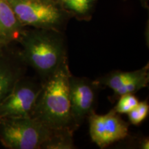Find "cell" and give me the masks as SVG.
Returning <instances> with one entry per match:
<instances>
[{
	"instance_id": "cell-13",
	"label": "cell",
	"mask_w": 149,
	"mask_h": 149,
	"mask_svg": "<svg viewBox=\"0 0 149 149\" xmlns=\"http://www.w3.org/2000/svg\"><path fill=\"white\" fill-rule=\"evenodd\" d=\"M149 81V72L141 74L139 77L135 78L126 84L122 86L120 88L113 91L114 98L120 97L123 95L135 94L141 89L147 86Z\"/></svg>"
},
{
	"instance_id": "cell-6",
	"label": "cell",
	"mask_w": 149,
	"mask_h": 149,
	"mask_svg": "<svg viewBox=\"0 0 149 149\" xmlns=\"http://www.w3.org/2000/svg\"><path fill=\"white\" fill-rule=\"evenodd\" d=\"M88 117L91 138L100 148L128 137L129 124L113 109L104 115H97L93 111Z\"/></svg>"
},
{
	"instance_id": "cell-5",
	"label": "cell",
	"mask_w": 149,
	"mask_h": 149,
	"mask_svg": "<svg viewBox=\"0 0 149 149\" xmlns=\"http://www.w3.org/2000/svg\"><path fill=\"white\" fill-rule=\"evenodd\" d=\"M42 88L40 79L24 76L10 93L0 102V119L10 117H32Z\"/></svg>"
},
{
	"instance_id": "cell-14",
	"label": "cell",
	"mask_w": 149,
	"mask_h": 149,
	"mask_svg": "<svg viewBox=\"0 0 149 149\" xmlns=\"http://www.w3.org/2000/svg\"><path fill=\"white\" fill-rule=\"evenodd\" d=\"M149 113V105L147 101L139 102L134 109L128 113L129 122L133 125L137 126L146 120Z\"/></svg>"
},
{
	"instance_id": "cell-4",
	"label": "cell",
	"mask_w": 149,
	"mask_h": 149,
	"mask_svg": "<svg viewBox=\"0 0 149 149\" xmlns=\"http://www.w3.org/2000/svg\"><path fill=\"white\" fill-rule=\"evenodd\" d=\"M53 130L31 116L0 119V143L8 149H42Z\"/></svg>"
},
{
	"instance_id": "cell-9",
	"label": "cell",
	"mask_w": 149,
	"mask_h": 149,
	"mask_svg": "<svg viewBox=\"0 0 149 149\" xmlns=\"http://www.w3.org/2000/svg\"><path fill=\"white\" fill-rule=\"evenodd\" d=\"M24 27L7 0H0V35L8 44L17 43Z\"/></svg>"
},
{
	"instance_id": "cell-8",
	"label": "cell",
	"mask_w": 149,
	"mask_h": 149,
	"mask_svg": "<svg viewBox=\"0 0 149 149\" xmlns=\"http://www.w3.org/2000/svg\"><path fill=\"white\" fill-rule=\"evenodd\" d=\"M28 66L19 53V48L9 44L0 50V102L26 75Z\"/></svg>"
},
{
	"instance_id": "cell-17",
	"label": "cell",
	"mask_w": 149,
	"mask_h": 149,
	"mask_svg": "<svg viewBox=\"0 0 149 149\" xmlns=\"http://www.w3.org/2000/svg\"><path fill=\"white\" fill-rule=\"evenodd\" d=\"M8 45H9V44H7V42L4 40V39H3V37H1V35H0V50Z\"/></svg>"
},
{
	"instance_id": "cell-3",
	"label": "cell",
	"mask_w": 149,
	"mask_h": 149,
	"mask_svg": "<svg viewBox=\"0 0 149 149\" xmlns=\"http://www.w3.org/2000/svg\"><path fill=\"white\" fill-rule=\"evenodd\" d=\"M24 27L64 32L71 17L52 0H7Z\"/></svg>"
},
{
	"instance_id": "cell-15",
	"label": "cell",
	"mask_w": 149,
	"mask_h": 149,
	"mask_svg": "<svg viewBox=\"0 0 149 149\" xmlns=\"http://www.w3.org/2000/svg\"><path fill=\"white\" fill-rule=\"evenodd\" d=\"M139 103V100L134 94L123 95L119 97L116 106L113 108L118 114H128Z\"/></svg>"
},
{
	"instance_id": "cell-16",
	"label": "cell",
	"mask_w": 149,
	"mask_h": 149,
	"mask_svg": "<svg viewBox=\"0 0 149 149\" xmlns=\"http://www.w3.org/2000/svg\"><path fill=\"white\" fill-rule=\"evenodd\" d=\"M139 148L141 149H148L149 148V140L148 138H144V139H141L139 144Z\"/></svg>"
},
{
	"instance_id": "cell-19",
	"label": "cell",
	"mask_w": 149,
	"mask_h": 149,
	"mask_svg": "<svg viewBox=\"0 0 149 149\" xmlns=\"http://www.w3.org/2000/svg\"><path fill=\"white\" fill-rule=\"evenodd\" d=\"M52 1H55V0H52ZM55 2H56V1H55Z\"/></svg>"
},
{
	"instance_id": "cell-18",
	"label": "cell",
	"mask_w": 149,
	"mask_h": 149,
	"mask_svg": "<svg viewBox=\"0 0 149 149\" xmlns=\"http://www.w3.org/2000/svg\"><path fill=\"white\" fill-rule=\"evenodd\" d=\"M139 2L142 6L143 7L145 8H148V3H149V0H139Z\"/></svg>"
},
{
	"instance_id": "cell-1",
	"label": "cell",
	"mask_w": 149,
	"mask_h": 149,
	"mask_svg": "<svg viewBox=\"0 0 149 149\" xmlns=\"http://www.w3.org/2000/svg\"><path fill=\"white\" fill-rule=\"evenodd\" d=\"M24 62L44 82L68 59L64 32L25 28L17 41Z\"/></svg>"
},
{
	"instance_id": "cell-11",
	"label": "cell",
	"mask_w": 149,
	"mask_h": 149,
	"mask_svg": "<svg viewBox=\"0 0 149 149\" xmlns=\"http://www.w3.org/2000/svg\"><path fill=\"white\" fill-rule=\"evenodd\" d=\"M70 15L78 21H90L99 0H55Z\"/></svg>"
},
{
	"instance_id": "cell-2",
	"label": "cell",
	"mask_w": 149,
	"mask_h": 149,
	"mask_svg": "<svg viewBox=\"0 0 149 149\" xmlns=\"http://www.w3.org/2000/svg\"><path fill=\"white\" fill-rule=\"evenodd\" d=\"M71 72L68 59L42 83L32 117L53 130L74 131L69 98Z\"/></svg>"
},
{
	"instance_id": "cell-7",
	"label": "cell",
	"mask_w": 149,
	"mask_h": 149,
	"mask_svg": "<svg viewBox=\"0 0 149 149\" xmlns=\"http://www.w3.org/2000/svg\"><path fill=\"white\" fill-rule=\"evenodd\" d=\"M100 86L94 80L86 77H74L71 74L69 79V98L71 115L74 126L78 128L84 119L95 111Z\"/></svg>"
},
{
	"instance_id": "cell-12",
	"label": "cell",
	"mask_w": 149,
	"mask_h": 149,
	"mask_svg": "<svg viewBox=\"0 0 149 149\" xmlns=\"http://www.w3.org/2000/svg\"><path fill=\"white\" fill-rule=\"evenodd\" d=\"M73 131L53 130L51 137L43 144L42 149H73Z\"/></svg>"
},
{
	"instance_id": "cell-10",
	"label": "cell",
	"mask_w": 149,
	"mask_h": 149,
	"mask_svg": "<svg viewBox=\"0 0 149 149\" xmlns=\"http://www.w3.org/2000/svg\"><path fill=\"white\" fill-rule=\"evenodd\" d=\"M148 71L149 65L147 64L141 68L133 71H111L98 77L94 81L99 86L108 87L113 91Z\"/></svg>"
}]
</instances>
